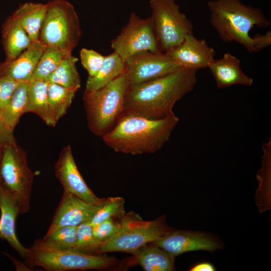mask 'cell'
Listing matches in <instances>:
<instances>
[{"mask_svg": "<svg viewBox=\"0 0 271 271\" xmlns=\"http://www.w3.org/2000/svg\"><path fill=\"white\" fill-rule=\"evenodd\" d=\"M110 218L99 224L92 226V233L94 238L101 244L118 233L121 229V218Z\"/></svg>", "mask_w": 271, "mask_h": 271, "instance_id": "4dcf8cb0", "label": "cell"}, {"mask_svg": "<svg viewBox=\"0 0 271 271\" xmlns=\"http://www.w3.org/2000/svg\"><path fill=\"white\" fill-rule=\"evenodd\" d=\"M124 200L121 197H109L104 200L90 223L94 226L110 218H120L125 214Z\"/></svg>", "mask_w": 271, "mask_h": 271, "instance_id": "83f0119b", "label": "cell"}, {"mask_svg": "<svg viewBox=\"0 0 271 271\" xmlns=\"http://www.w3.org/2000/svg\"><path fill=\"white\" fill-rule=\"evenodd\" d=\"M111 47L124 63L130 56L141 51L161 52L152 17L142 18L131 13L127 24L111 41Z\"/></svg>", "mask_w": 271, "mask_h": 271, "instance_id": "30bf717a", "label": "cell"}, {"mask_svg": "<svg viewBox=\"0 0 271 271\" xmlns=\"http://www.w3.org/2000/svg\"><path fill=\"white\" fill-rule=\"evenodd\" d=\"M80 58L82 65L88 73V76L93 77L101 67L104 56L93 50L82 48L80 51Z\"/></svg>", "mask_w": 271, "mask_h": 271, "instance_id": "1f68e13d", "label": "cell"}, {"mask_svg": "<svg viewBox=\"0 0 271 271\" xmlns=\"http://www.w3.org/2000/svg\"><path fill=\"white\" fill-rule=\"evenodd\" d=\"M121 229L101 244L99 253L123 252L132 253L141 247L158 239L172 228L162 216L145 221L134 212L124 214L121 218Z\"/></svg>", "mask_w": 271, "mask_h": 271, "instance_id": "ba28073f", "label": "cell"}, {"mask_svg": "<svg viewBox=\"0 0 271 271\" xmlns=\"http://www.w3.org/2000/svg\"><path fill=\"white\" fill-rule=\"evenodd\" d=\"M29 83H19L10 102L2 110L5 126L11 133L14 134L20 117L25 113L28 101Z\"/></svg>", "mask_w": 271, "mask_h": 271, "instance_id": "cb8c5ba5", "label": "cell"}, {"mask_svg": "<svg viewBox=\"0 0 271 271\" xmlns=\"http://www.w3.org/2000/svg\"><path fill=\"white\" fill-rule=\"evenodd\" d=\"M255 40L256 52L261 51L271 45V32L267 31L264 34H256L253 36Z\"/></svg>", "mask_w": 271, "mask_h": 271, "instance_id": "836d02e7", "label": "cell"}, {"mask_svg": "<svg viewBox=\"0 0 271 271\" xmlns=\"http://www.w3.org/2000/svg\"><path fill=\"white\" fill-rule=\"evenodd\" d=\"M155 33L161 52L168 53L193 34L191 21L175 0H150Z\"/></svg>", "mask_w": 271, "mask_h": 271, "instance_id": "9c48e42d", "label": "cell"}, {"mask_svg": "<svg viewBox=\"0 0 271 271\" xmlns=\"http://www.w3.org/2000/svg\"><path fill=\"white\" fill-rule=\"evenodd\" d=\"M2 42L5 62L14 60L33 43L27 33L11 16L2 25Z\"/></svg>", "mask_w": 271, "mask_h": 271, "instance_id": "d6986e66", "label": "cell"}, {"mask_svg": "<svg viewBox=\"0 0 271 271\" xmlns=\"http://www.w3.org/2000/svg\"><path fill=\"white\" fill-rule=\"evenodd\" d=\"M77 90L70 89L59 85L49 83L48 105L53 126L66 113Z\"/></svg>", "mask_w": 271, "mask_h": 271, "instance_id": "d4e9b609", "label": "cell"}, {"mask_svg": "<svg viewBox=\"0 0 271 271\" xmlns=\"http://www.w3.org/2000/svg\"><path fill=\"white\" fill-rule=\"evenodd\" d=\"M167 54L180 68L198 71L208 67L215 59V51L205 39H198L191 34Z\"/></svg>", "mask_w": 271, "mask_h": 271, "instance_id": "9a60e30c", "label": "cell"}, {"mask_svg": "<svg viewBox=\"0 0 271 271\" xmlns=\"http://www.w3.org/2000/svg\"><path fill=\"white\" fill-rule=\"evenodd\" d=\"M215 268L213 264L209 262H201L193 265L190 271H214Z\"/></svg>", "mask_w": 271, "mask_h": 271, "instance_id": "d590c367", "label": "cell"}, {"mask_svg": "<svg viewBox=\"0 0 271 271\" xmlns=\"http://www.w3.org/2000/svg\"><path fill=\"white\" fill-rule=\"evenodd\" d=\"M65 56L67 55H63L56 49L46 47L37 63L31 80L47 81L49 76Z\"/></svg>", "mask_w": 271, "mask_h": 271, "instance_id": "4316f807", "label": "cell"}, {"mask_svg": "<svg viewBox=\"0 0 271 271\" xmlns=\"http://www.w3.org/2000/svg\"><path fill=\"white\" fill-rule=\"evenodd\" d=\"M49 82L34 80L29 83L28 104L26 112H33L39 116L48 125L53 126L49 112L48 97Z\"/></svg>", "mask_w": 271, "mask_h": 271, "instance_id": "603a6c76", "label": "cell"}, {"mask_svg": "<svg viewBox=\"0 0 271 271\" xmlns=\"http://www.w3.org/2000/svg\"><path fill=\"white\" fill-rule=\"evenodd\" d=\"M34 174L29 167L26 152L14 141L3 147L0 189L15 203L20 214L30 209Z\"/></svg>", "mask_w": 271, "mask_h": 271, "instance_id": "52a82bcc", "label": "cell"}, {"mask_svg": "<svg viewBox=\"0 0 271 271\" xmlns=\"http://www.w3.org/2000/svg\"><path fill=\"white\" fill-rule=\"evenodd\" d=\"M207 5L210 23L222 41L235 42L248 52H256L255 40L250 36V31L255 26L268 28L271 25L261 9L240 0H210Z\"/></svg>", "mask_w": 271, "mask_h": 271, "instance_id": "3957f363", "label": "cell"}, {"mask_svg": "<svg viewBox=\"0 0 271 271\" xmlns=\"http://www.w3.org/2000/svg\"><path fill=\"white\" fill-rule=\"evenodd\" d=\"M46 48L38 41L33 43L14 60L1 62L0 77H8L18 83L29 82Z\"/></svg>", "mask_w": 271, "mask_h": 271, "instance_id": "2e32d148", "label": "cell"}, {"mask_svg": "<svg viewBox=\"0 0 271 271\" xmlns=\"http://www.w3.org/2000/svg\"><path fill=\"white\" fill-rule=\"evenodd\" d=\"M125 64L130 85L152 80L180 69L168 54L149 51L134 54L126 60Z\"/></svg>", "mask_w": 271, "mask_h": 271, "instance_id": "8fae6325", "label": "cell"}, {"mask_svg": "<svg viewBox=\"0 0 271 271\" xmlns=\"http://www.w3.org/2000/svg\"><path fill=\"white\" fill-rule=\"evenodd\" d=\"M16 141L14 134L9 132L5 126L2 110L0 109V146Z\"/></svg>", "mask_w": 271, "mask_h": 271, "instance_id": "e575fe53", "label": "cell"}, {"mask_svg": "<svg viewBox=\"0 0 271 271\" xmlns=\"http://www.w3.org/2000/svg\"><path fill=\"white\" fill-rule=\"evenodd\" d=\"M179 121L175 113L160 119L123 115L102 139L117 152L133 155L154 153L168 141Z\"/></svg>", "mask_w": 271, "mask_h": 271, "instance_id": "7a4b0ae2", "label": "cell"}, {"mask_svg": "<svg viewBox=\"0 0 271 271\" xmlns=\"http://www.w3.org/2000/svg\"><path fill=\"white\" fill-rule=\"evenodd\" d=\"M0 238L7 241L23 258L27 255V248L19 241L16 234L15 225L18 209L12 198L0 189Z\"/></svg>", "mask_w": 271, "mask_h": 271, "instance_id": "ac0fdd59", "label": "cell"}, {"mask_svg": "<svg viewBox=\"0 0 271 271\" xmlns=\"http://www.w3.org/2000/svg\"><path fill=\"white\" fill-rule=\"evenodd\" d=\"M77 226H66L45 235L41 241L56 248L74 250L76 242Z\"/></svg>", "mask_w": 271, "mask_h": 271, "instance_id": "f1b7e54d", "label": "cell"}, {"mask_svg": "<svg viewBox=\"0 0 271 271\" xmlns=\"http://www.w3.org/2000/svg\"><path fill=\"white\" fill-rule=\"evenodd\" d=\"M25 258L30 266L40 267L48 271L104 269L115 265L117 262L113 256L56 248L40 240L35 241L27 248Z\"/></svg>", "mask_w": 271, "mask_h": 271, "instance_id": "8992f818", "label": "cell"}, {"mask_svg": "<svg viewBox=\"0 0 271 271\" xmlns=\"http://www.w3.org/2000/svg\"><path fill=\"white\" fill-rule=\"evenodd\" d=\"M197 72L180 68L152 80L129 85L122 116L160 119L174 114L175 103L192 91L196 85Z\"/></svg>", "mask_w": 271, "mask_h": 271, "instance_id": "6da1fadb", "label": "cell"}, {"mask_svg": "<svg viewBox=\"0 0 271 271\" xmlns=\"http://www.w3.org/2000/svg\"><path fill=\"white\" fill-rule=\"evenodd\" d=\"M136 262L146 271L175 270V257L161 247L148 244L132 253Z\"/></svg>", "mask_w": 271, "mask_h": 271, "instance_id": "44dd1931", "label": "cell"}, {"mask_svg": "<svg viewBox=\"0 0 271 271\" xmlns=\"http://www.w3.org/2000/svg\"><path fill=\"white\" fill-rule=\"evenodd\" d=\"M47 4L27 2L20 5L11 16L25 30L32 43L38 41Z\"/></svg>", "mask_w": 271, "mask_h": 271, "instance_id": "ffe728a7", "label": "cell"}, {"mask_svg": "<svg viewBox=\"0 0 271 271\" xmlns=\"http://www.w3.org/2000/svg\"><path fill=\"white\" fill-rule=\"evenodd\" d=\"M3 147L0 146V171H1V164H2V158H3Z\"/></svg>", "mask_w": 271, "mask_h": 271, "instance_id": "8d00e7d4", "label": "cell"}, {"mask_svg": "<svg viewBox=\"0 0 271 271\" xmlns=\"http://www.w3.org/2000/svg\"><path fill=\"white\" fill-rule=\"evenodd\" d=\"M55 173L64 190L89 203L98 204L104 201V198L96 196L84 181L77 167L70 145L65 147L60 152L55 165Z\"/></svg>", "mask_w": 271, "mask_h": 271, "instance_id": "4fadbf2b", "label": "cell"}, {"mask_svg": "<svg viewBox=\"0 0 271 271\" xmlns=\"http://www.w3.org/2000/svg\"><path fill=\"white\" fill-rule=\"evenodd\" d=\"M176 257L188 251H214L224 248L221 240L208 232L171 229L152 242Z\"/></svg>", "mask_w": 271, "mask_h": 271, "instance_id": "7c38bea8", "label": "cell"}, {"mask_svg": "<svg viewBox=\"0 0 271 271\" xmlns=\"http://www.w3.org/2000/svg\"><path fill=\"white\" fill-rule=\"evenodd\" d=\"M207 68L219 89L234 85L251 86L253 84V79L241 69L240 60L229 53L223 54L219 59H214Z\"/></svg>", "mask_w": 271, "mask_h": 271, "instance_id": "e0dca14e", "label": "cell"}, {"mask_svg": "<svg viewBox=\"0 0 271 271\" xmlns=\"http://www.w3.org/2000/svg\"><path fill=\"white\" fill-rule=\"evenodd\" d=\"M129 83L125 72L104 86L85 90L83 95L88 126L94 134L103 137L121 117Z\"/></svg>", "mask_w": 271, "mask_h": 271, "instance_id": "277c9868", "label": "cell"}, {"mask_svg": "<svg viewBox=\"0 0 271 271\" xmlns=\"http://www.w3.org/2000/svg\"><path fill=\"white\" fill-rule=\"evenodd\" d=\"M103 202L98 204L89 203L64 190L45 235L64 226H77L83 222L90 221Z\"/></svg>", "mask_w": 271, "mask_h": 271, "instance_id": "5bb4252c", "label": "cell"}, {"mask_svg": "<svg viewBox=\"0 0 271 271\" xmlns=\"http://www.w3.org/2000/svg\"><path fill=\"white\" fill-rule=\"evenodd\" d=\"M92 228L89 221L83 222L77 226L74 250L84 253L98 254L101 244L94 238Z\"/></svg>", "mask_w": 271, "mask_h": 271, "instance_id": "f546056e", "label": "cell"}, {"mask_svg": "<svg viewBox=\"0 0 271 271\" xmlns=\"http://www.w3.org/2000/svg\"><path fill=\"white\" fill-rule=\"evenodd\" d=\"M77 61L78 58L72 54L64 56L49 76L48 82L78 90L81 86V80L76 66Z\"/></svg>", "mask_w": 271, "mask_h": 271, "instance_id": "484cf974", "label": "cell"}, {"mask_svg": "<svg viewBox=\"0 0 271 271\" xmlns=\"http://www.w3.org/2000/svg\"><path fill=\"white\" fill-rule=\"evenodd\" d=\"M42 25L38 41L46 47L71 55L82 35L78 16L67 0H51Z\"/></svg>", "mask_w": 271, "mask_h": 271, "instance_id": "5b68a950", "label": "cell"}, {"mask_svg": "<svg viewBox=\"0 0 271 271\" xmlns=\"http://www.w3.org/2000/svg\"><path fill=\"white\" fill-rule=\"evenodd\" d=\"M19 83L8 77H0V109L2 110L10 102Z\"/></svg>", "mask_w": 271, "mask_h": 271, "instance_id": "d6a6232c", "label": "cell"}, {"mask_svg": "<svg viewBox=\"0 0 271 271\" xmlns=\"http://www.w3.org/2000/svg\"><path fill=\"white\" fill-rule=\"evenodd\" d=\"M125 72V63L117 53L113 52L104 56L101 67L94 76H88L85 89L94 90L99 89Z\"/></svg>", "mask_w": 271, "mask_h": 271, "instance_id": "7402d4cb", "label": "cell"}]
</instances>
